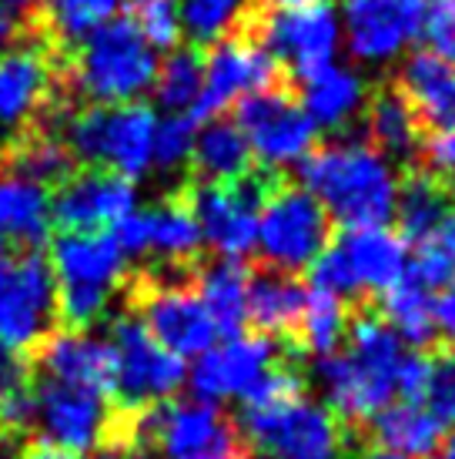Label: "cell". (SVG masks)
I'll return each instance as SVG.
<instances>
[{"label": "cell", "mask_w": 455, "mask_h": 459, "mask_svg": "<svg viewBox=\"0 0 455 459\" xmlns=\"http://www.w3.org/2000/svg\"><path fill=\"white\" fill-rule=\"evenodd\" d=\"M348 349L315 359L312 376L325 393V406L352 422H372L395 399V379L405 359V342L392 325L362 312L348 319Z\"/></svg>", "instance_id": "obj_1"}, {"label": "cell", "mask_w": 455, "mask_h": 459, "mask_svg": "<svg viewBox=\"0 0 455 459\" xmlns=\"http://www.w3.org/2000/svg\"><path fill=\"white\" fill-rule=\"evenodd\" d=\"M302 188L345 229H382L395 215V165L365 141H335L302 161Z\"/></svg>", "instance_id": "obj_2"}, {"label": "cell", "mask_w": 455, "mask_h": 459, "mask_svg": "<svg viewBox=\"0 0 455 459\" xmlns=\"http://www.w3.org/2000/svg\"><path fill=\"white\" fill-rule=\"evenodd\" d=\"M54 306L71 332L90 329L127 275V255L111 231H64L51 248Z\"/></svg>", "instance_id": "obj_3"}, {"label": "cell", "mask_w": 455, "mask_h": 459, "mask_svg": "<svg viewBox=\"0 0 455 459\" xmlns=\"http://www.w3.org/2000/svg\"><path fill=\"white\" fill-rule=\"evenodd\" d=\"M158 51L127 17H111L77 44L71 81L90 104H134L154 84Z\"/></svg>", "instance_id": "obj_4"}, {"label": "cell", "mask_w": 455, "mask_h": 459, "mask_svg": "<svg viewBox=\"0 0 455 459\" xmlns=\"http://www.w3.org/2000/svg\"><path fill=\"white\" fill-rule=\"evenodd\" d=\"M158 115L148 104H88L64 125V144L71 158L101 168L127 181L151 171Z\"/></svg>", "instance_id": "obj_5"}, {"label": "cell", "mask_w": 455, "mask_h": 459, "mask_svg": "<svg viewBox=\"0 0 455 459\" xmlns=\"http://www.w3.org/2000/svg\"><path fill=\"white\" fill-rule=\"evenodd\" d=\"M117 439H134L158 449L165 459H241L238 426L211 403H161L151 409L124 412V429Z\"/></svg>", "instance_id": "obj_6"}, {"label": "cell", "mask_w": 455, "mask_h": 459, "mask_svg": "<svg viewBox=\"0 0 455 459\" xmlns=\"http://www.w3.org/2000/svg\"><path fill=\"white\" fill-rule=\"evenodd\" d=\"M238 433L245 446L265 459H341L345 453L339 416L305 393L268 406H248Z\"/></svg>", "instance_id": "obj_7"}, {"label": "cell", "mask_w": 455, "mask_h": 459, "mask_svg": "<svg viewBox=\"0 0 455 459\" xmlns=\"http://www.w3.org/2000/svg\"><path fill=\"white\" fill-rule=\"evenodd\" d=\"M245 30L265 48L281 71L288 67L291 77H305L335 65L341 44V24L335 7L308 4V7H252L245 17Z\"/></svg>", "instance_id": "obj_8"}, {"label": "cell", "mask_w": 455, "mask_h": 459, "mask_svg": "<svg viewBox=\"0 0 455 459\" xmlns=\"http://www.w3.org/2000/svg\"><path fill=\"white\" fill-rule=\"evenodd\" d=\"M275 188H279L275 171L252 168L245 178L228 181V185L202 181L185 202H188L191 215L198 221L202 242L211 245L221 258L241 262L245 255L254 252L258 212Z\"/></svg>", "instance_id": "obj_9"}, {"label": "cell", "mask_w": 455, "mask_h": 459, "mask_svg": "<svg viewBox=\"0 0 455 459\" xmlns=\"http://www.w3.org/2000/svg\"><path fill=\"white\" fill-rule=\"evenodd\" d=\"M329 245L331 218L315 195H308L298 185H279L268 195L258 212V235H254V248L262 252L268 268L298 275L302 268L315 265V258Z\"/></svg>", "instance_id": "obj_10"}, {"label": "cell", "mask_w": 455, "mask_h": 459, "mask_svg": "<svg viewBox=\"0 0 455 459\" xmlns=\"http://www.w3.org/2000/svg\"><path fill=\"white\" fill-rule=\"evenodd\" d=\"M107 345L114 356V399L127 412L161 406L188 383L185 359L154 342L151 332L131 312L114 319Z\"/></svg>", "instance_id": "obj_11"}, {"label": "cell", "mask_w": 455, "mask_h": 459, "mask_svg": "<svg viewBox=\"0 0 455 459\" xmlns=\"http://www.w3.org/2000/svg\"><path fill=\"white\" fill-rule=\"evenodd\" d=\"M235 125L245 134L252 154L268 171L285 165H302L315 148L318 131L308 121L288 81L241 98L235 104Z\"/></svg>", "instance_id": "obj_12"}, {"label": "cell", "mask_w": 455, "mask_h": 459, "mask_svg": "<svg viewBox=\"0 0 455 459\" xmlns=\"http://www.w3.org/2000/svg\"><path fill=\"white\" fill-rule=\"evenodd\" d=\"M281 81H285V71L279 61L245 27H238L225 40L211 44V51L204 57L202 94L188 115L194 121H211L225 108L238 104L241 98L271 88V84H281Z\"/></svg>", "instance_id": "obj_13"}, {"label": "cell", "mask_w": 455, "mask_h": 459, "mask_svg": "<svg viewBox=\"0 0 455 459\" xmlns=\"http://www.w3.org/2000/svg\"><path fill=\"white\" fill-rule=\"evenodd\" d=\"M131 316L151 332L154 342L177 359H198L218 339L215 322L188 281L148 279L134 285Z\"/></svg>", "instance_id": "obj_14"}, {"label": "cell", "mask_w": 455, "mask_h": 459, "mask_svg": "<svg viewBox=\"0 0 455 459\" xmlns=\"http://www.w3.org/2000/svg\"><path fill=\"white\" fill-rule=\"evenodd\" d=\"M54 275L38 252L0 262V345L13 352H34L44 335H51Z\"/></svg>", "instance_id": "obj_15"}, {"label": "cell", "mask_w": 455, "mask_h": 459, "mask_svg": "<svg viewBox=\"0 0 455 459\" xmlns=\"http://www.w3.org/2000/svg\"><path fill=\"white\" fill-rule=\"evenodd\" d=\"M117 416L121 409L114 412L107 406V395L90 389L64 385L54 379H44L34 389V422L44 429V443L71 456H84L107 446V439L117 429Z\"/></svg>", "instance_id": "obj_16"}, {"label": "cell", "mask_w": 455, "mask_h": 459, "mask_svg": "<svg viewBox=\"0 0 455 459\" xmlns=\"http://www.w3.org/2000/svg\"><path fill=\"white\" fill-rule=\"evenodd\" d=\"M279 345L271 335H235L221 345H211L198 356L191 369V393L202 403L221 406L241 399L279 366Z\"/></svg>", "instance_id": "obj_17"}, {"label": "cell", "mask_w": 455, "mask_h": 459, "mask_svg": "<svg viewBox=\"0 0 455 459\" xmlns=\"http://www.w3.org/2000/svg\"><path fill=\"white\" fill-rule=\"evenodd\" d=\"M131 212H138L134 181L101 168L67 175L51 195V218L64 231H114Z\"/></svg>", "instance_id": "obj_18"}, {"label": "cell", "mask_w": 455, "mask_h": 459, "mask_svg": "<svg viewBox=\"0 0 455 459\" xmlns=\"http://www.w3.org/2000/svg\"><path fill=\"white\" fill-rule=\"evenodd\" d=\"M425 4L429 0H345L348 51L365 65L392 61L418 38Z\"/></svg>", "instance_id": "obj_19"}, {"label": "cell", "mask_w": 455, "mask_h": 459, "mask_svg": "<svg viewBox=\"0 0 455 459\" xmlns=\"http://www.w3.org/2000/svg\"><path fill=\"white\" fill-rule=\"evenodd\" d=\"M121 252L131 255H158L171 265H185L202 252V231L191 215L185 198H171L148 208V212H131V215L111 231Z\"/></svg>", "instance_id": "obj_20"}, {"label": "cell", "mask_w": 455, "mask_h": 459, "mask_svg": "<svg viewBox=\"0 0 455 459\" xmlns=\"http://www.w3.org/2000/svg\"><path fill=\"white\" fill-rule=\"evenodd\" d=\"M38 359L44 379L77 389H90L98 395L114 399V356L107 339L88 335V332H51L30 352Z\"/></svg>", "instance_id": "obj_21"}, {"label": "cell", "mask_w": 455, "mask_h": 459, "mask_svg": "<svg viewBox=\"0 0 455 459\" xmlns=\"http://www.w3.org/2000/svg\"><path fill=\"white\" fill-rule=\"evenodd\" d=\"M392 84L402 91L422 134L455 131V65L432 51H416L405 57Z\"/></svg>", "instance_id": "obj_22"}, {"label": "cell", "mask_w": 455, "mask_h": 459, "mask_svg": "<svg viewBox=\"0 0 455 459\" xmlns=\"http://www.w3.org/2000/svg\"><path fill=\"white\" fill-rule=\"evenodd\" d=\"M358 295H385L408 272V245L402 235L382 229H348L335 242Z\"/></svg>", "instance_id": "obj_23"}, {"label": "cell", "mask_w": 455, "mask_h": 459, "mask_svg": "<svg viewBox=\"0 0 455 459\" xmlns=\"http://www.w3.org/2000/svg\"><path fill=\"white\" fill-rule=\"evenodd\" d=\"M54 67L40 48L21 44L0 51V128H21L47 104Z\"/></svg>", "instance_id": "obj_24"}, {"label": "cell", "mask_w": 455, "mask_h": 459, "mask_svg": "<svg viewBox=\"0 0 455 459\" xmlns=\"http://www.w3.org/2000/svg\"><path fill=\"white\" fill-rule=\"evenodd\" d=\"M51 192L24 178H0V262L17 252L27 255L51 235Z\"/></svg>", "instance_id": "obj_25"}, {"label": "cell", "mask_w": 455, "mask_h": 459, "mask_svg": "<svg viewBox=\"0 0 455 459\" xmlns=\"http://www.w3.org/2000/svg\"><path fill=\"white\" fill-rule=\"evenodd\" d=\"M368 98L365 81L358 77V71L352 67L329 65L325 71L305 77L302 81V101L308 121L315 125V131H341L348 128L355 117L362 115Z\"/></svg>", "instance_id": "obj_26"}, {"label": "cell", "mask_w": 455, "mask_h": 459, "mask_svg": "<svg viewBox=\"0 0 455 459\" xmlns=\"http://www.w3.org/2000/svg\"><path fill=\"white\" fill-rule=\"evenodd\" d=\"M365 144H372L389 161H408L412 168L418 165L422 128L392 81L365 98Z\"/></svg>", "instance_id": "obj_27"}, {"label": "cell", "mask_w": 455, "mask_h": 459, "mask_svg": "<svg viewBox=\"0 0 455 459\" xmlns=\"http://www.w3.org/2000/svg\"><path fill=\"white\" fill-rule=\"evenodd\" d=\"M449 215H452V195L445 188V181L422 168H412L395 195L392 218H399L402 238L416 245L435 242Z\"/></svg>", "instance_id": "obj_28"}, {"label": "cell", "mask_w": 455, "mask_h": 459, "mask_svg": "<svg viewBox=\"0 0 455 459\" xmlns=\"http://www.w3.org/2000/svg\"><path fill=\"white\" fill-rule=\"evenodd\" d=\"M382 449L405 459H432L445 439V426L422 403H389L372 420Z\"/></svg>", "instance_id": "obj_29"}, {"label": "cell", "mask_w": 455, "mask_h": 459, "mask_svg": "<svg viewBox=\"0 0 455 459\" xmlns=\"http://www.w3.org/2000/svg\"><path fill=\"white\" fill-rule=\"evenodd\" d=\"M305 289L298 275L262 268L258 275H248V322L262 335H281L298 325L305 308Z\"/></svg>", "instance_id": "obj_30"}, {"label": "cell", "mask_w": 455, "mask_h": 459, "mask_svg": "<svg viewBox=\"0 0 455 459\" xmlns=\"http://www.w3.org/2000/svg\"><path fill=\"white\" fill-rule=\"evenodd\" d=\"M198 299L211 316L218 335L235 339L248 325V272L241 262L221 258L215 265L202 268L198 275Z\"/></svg>", "instance_id": "obj_31"}, {"label": "cell", "mask_w": 455, "mask_h": 459, "mask_svg": "<svg viewBox=\"0 0 455 459\" xmlns=\"http://www.w3.org/2000/svg\"><path fill=\"white\" fill-rule=\"evenodd\" d=\"M191 161H194V168H198L202 181L228 185V181H238L252 171L254 154L235 121H228V117H211V121H204V128L194 134Z\"/></svg>", "instance_id": "obj_32"}, {"label": "cell", "mask_w": 455, "mask_h": 459, "mask_svg": "<svg viewBox=\"0 0 455 459\" xmlns=\"http://www.w3.org/2000/svg\"><path fill=\"white\" fill-rule=\"evenodd\" d=\"M74 158L67 152V144L54 134H24L21 141H13V148L7 152V171L13 178L34 181L40 188L47 185H61L71 175Z\"/></svg>", "instance_id": "obj_33"}, {"label": "cell", "mask_w": 455, "mask_h": 459, "mask_svg": "<svg viewBox=\"0 0 455 459\" xmlns=\"http://www.w3.org/2000/svg\"><path fill=\"white\" fill-rule=\"evenodd\" d=\"M204 81V57L194 48H175L154 71V98L167 115H188Z\"/></svg>", "instance_id": "obj_34"}, {"label": "cell", "mask_w": 455, "mask_h": 459, "mask_svg": "<svg viewBox=\"0 0 455 459\" xmlns=\"http://www.w3.org/2000/svg\"><path fill=\"white\" fill-rule=\"evenodd\" d=\"M295 329H298L302 345L312 356H331V352H339V345L348 335V306L331 292L312 289L305 295V308Z\"/></svg>", "instance_id": "obj_35"}, {"label": "cell", "mask_w": 455, "mask_h": 459, "mask_svg": "<svg viewBox=\"0 0 455 459\" xmlns=\"http://www.w3.org/2000/svg\"><path fill=\"white\" fill-rule=\"evenodd\" d=\"M382 299H385V316L382 319L392 325V332L405 345L422 349L435 339V322H432V302L435 299H432V292H425L412 279H402Z\"/></svg>", "instance_id": "obj_36"}, {"label": "cell", "mask_w": 455, "mask_h": 459, "mask_svg": "<svg viewBox=\"0 0 455 459\" xmlns=\"http://www.w3.org/2000/svg\"><path fill=\"white\" fill-rule=\"evenodd\" d=\"M248 0H177L181 34L194 44H218L235 34L248 17Z\"/></svg>", "instance_id": "obj_37"}, {"label": "cell", "mask_w": 455, "mask_h": 459, "mask_svg": "<svg viewBox=\"0 0 455 459\" xmlns=\"http://www.w3.org/2000/svg\"><path fill=\"white\" fill-rule=\"evenodd\" d=\"M51 34L64 44H81L90 30L107 24L127 0H38Z\"/></svg>", "instance_id": "obj_38"}, {"label": "cell", "mask_w": 455, "mask_h": 459, "mask_svg": "<svg viewBox=\"0 0 455 459\" xmlns=\"http://www.w3.org/2000/svg\"><path fill=\"white\" fill-rule=\"evenodd\" d=\"M131 24L154 51H175L181 40V13L177 0H131Z\"/></svg>", "instance_id": "obj_39"}, {"label": "cell", "mask_w": 455, "mask_h": 459, "mask_svg": "<svg viewBox=\"0 0 455 459\" xmlns=\"http://www.w3.org/2000/svg\"><path fill=\"white\" fill-rule=\"evenodd\" d=\"M194 134H198V121L191 115L161 117L158 131H154L151 165L161 171H177L181 165H188L191 152H194Z\"/></svg>", "instance_id": "obj_40"}, {"label": "cell", "mask_w": 455, "mask_h": 459, "mask_svg": "<svg viewBox=\"0 0 455 459\" xmlns=\"http://www.w3.org/2000/svg\"><path fill=\"white\" fill-rule=\"evenodd\" d=\"M422 406L442 426L455 422V349H442L439 356H429V379H425Z\"/></svg>", "instance_id": "obj_41"}, {"label": "cell", "mask_w": 455, "mask_h": 459, "mask_svg": "<svg viewBox=\"0 0 455 459\" xmlns=\"http://www.w3.org/2000/svg\"><path fill=\"white\" fill-rule=\"evenodd\" d=\"M418 34L425 38L435 57L455 65V0H429Z\"/></svg>", "instance_id": "obj_42"}, {"label": "cell", "mask_w": 455, "mask_h": 459, "mask_svg": "<svg viewBox=\"0 0 455 459\" xmlns=\"http://www.w3.org/2000/svg\"><path fill=\"white\" fill-rule=\"evenodd\" d=\"M452 258L445 255V248L439 242H425L416 248V255L408 258V272L405 279H412L416 285H422L425 292H439L445 285H452Z\"/></svg>", "instance_id": "obj_43"}, {"label": "cell", "mask_w": 455, "mask_h": 459, "mask_svg": "<svg viewBox=\"0 0 455 459\" xmlns=\"http://www.w3.org/2000/svg\"><path fill=\"white\" fill-rule=\"evenodd\" d=\"M416 168L429 171L435 178H445L449 171H455V131H442V134H432L429 141H422Z\"/></svg>", "instance_id": "obj_44"}, {"label": "cell", "mask_w": 455, "mask_h": 459, "mask_svg": "<svg viewBox=\"0 0 455 459\" xmlns=\"http://www.w3.org/2000/svg\"><path fill=\"white\" fill-rule=\"evenodd\" d=\"M425 379H429V356H422V352H405L402 366H399V379H395L399 403H422Z\"/></svg>", "instance_id": "obj_45"}, {"label": "cell", "mask_w": 455, "mask_h": 459, "mask_svg": "<svg viewBox=\"0 0 455 459\" xmlns=\"http://www.w3.org/2000/svg\"><path fill=\"white\" fill-rule=\"evenodd\" d=\"M30 385V376H27V356L13 352L7 345H0V403L7 395L21 393Z\"/></svg>", "instance_id": "obj_46"}, {"label": "cell", "mask_w": 455, "mask_h": 459, "mask_svg": "<svg viewBox=\"0 0 455 459\" xmlns=\"http://www.w3.org/2000/svg\"><path fill=\"white\" fill-rule=\"evenodd\" d=\"M432 322L435 335H442L449 349H455V285H445L442 295L432 302Z\"/></svg>", "instance_id": "obj_47"}, {"label": "cell", "mask_w": 455, "mask_h": 459, "mask_svg": "<svg viewBox=\"0 0 455 459\" xmlns=\"http://www.w3.org/2000/svg\"><path fill=\"white\" fill-rule=\"evenodd\" d=\"M101 456L98 459H158L151 456V449L134 443V439H117V443H107L104 449H98Z\"/></svg>", "instance_id": "obj_48"}, {"label": "cell", "mask_w": 455, "mask_h": 459, "mask_svg": "<svg viewBox=\"0 0 455 459\" xmlns=\"http://www.w3.org/2000/svg\"><path fill=\"white\" fill-rule=\"evenodd\" d=\"M34 7H38V0H0V24L17 30Z\"/></svg>", "instance_id": "obj_49"}, {"label": "cell", "mask_w": 455, "mask_h": 459, "mask_svg": "<svg viewBox=\"0 0 455 459\" xmlns=\"http://www.w3.org/2000/svg\"><path fill=\"white\" fill-rule=\"evenodd\" d=\"M17 459H81V456H71V453H64V449L38 439V443H30V446H27Z\"/></svg>", "instance_id": "obj_50"}, {"label": "cell", "mask_w": 455, "mask_h": 459, "mask_svg": "<svg viewBox=\"0 0 455 459\" xmlns=\"http://www.w3.org/2000/svg\"><path fill=\"white\" fill-rule=\"evenodd\" d=\"M435 242L442 245L445 255L452 258V268H455V212L449 215V221L442 225V231H439V238H435Z\"/></svg>", "instance_id": "obj_51"}, {"label": "cell", "mask_w": 455, "mask_h": 459, "mask_svg": "<svg viewBox=\"0 0 455 459\" xmlns=\"http://www.w3.org/2000/svg\"><path fill=\"white\" fill-rule=\"evenodd\" d=\"M355 459H405V456H399V453H389V449H382V446H372V449H362Z\"/></svg>", "instance_id": "obj_52"}, {"label": "cell", "mask_w": 455, "mask_h": 459, "mask_svg": "<svg viewBox=\"0 0 455 459\" xmlns=\"http://www.w3.org/2000/svg\"><path fill=\"white\" fill-rule=\"evenodd\" d=\"M262 7H308V4H322V0H258Z\"/></svg>", "instance_id": "obj_53"}, {"label": "cell", "mask_w": 455, "mask_h": 459, "mask_svg": "<svg viewBox=\"0 0 455 459\" xmlns=\"http://www.w3.org/2000/svg\"><path fill=\"white\" fill-rule=\"evenodd\" d=\"M445 188H449V195L455 198V171H449V175H445Z\"/></svg>", "instance_id": "obj_54"}, {"label": "cell", "mask_w": 455, "mask_h": 459, "mask_svg": "<svg viewBox=\"0 0 455 459\" xmlns=\"http://www.w3.org/2000/svg\"><path fill=\"white\" fill-rule=\"evenodd\" d=\"M11 34H13V30H11V27H4V24H0V44H4V40H7V38H11Z\"/></svg>", "instance_id": "obj_55"}]
</instances>
